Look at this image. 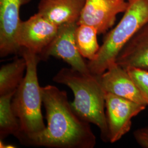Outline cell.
Here are the masks:
<instances>
[{"label":"cell","instance_id":"277c9868","mask_svg":"<svg viewBox=\"0 0 148 148\" xmlns=\"http://www.w3.org/2000/svg\"><path fill=\"white\" fill-rule=\"evenodd\" d=\"M116 27L104 39L95 58L88 61L90 73L99 76L115 62L117 55L132 37L148 23V0H131Z\"/></svg>","mask_w":148,"mask_h":148},{"label":"cell","instance_id":"8fae6325","mask_svg":"<svg viewBox=\"0 0 148 148\" xmlns=\"http://www.w3.org/2000/svg\"><path fill=\"white\" fill-rule=\"evenodd\" d=\"M86 0H41L38 12L54 24L77 23Z\"/></svg>","mask_w":148,"mask_h":148},{"label":"cell","instance_id":"e0dca14e","mask_svg":"<svg viewBox=\"0 0 148 148\" xmlns=\"http://www.w3.org/2000/svg\"><path fill=\"white\" fill-rule=\"evenodd\" d=\"M133 135L136 141L140 147L148 148V127L138 128L134 132Z\"/></svg>","mask_w":148,"mask_h":148},{"label":"cell","instance_id":"9c48e42d","mask_svg":"<svg viewBox=\"0 0 148 148\" xmlns=\"http://www.w3.org/2000/svg\"><path fill=\"white\" fill-rule=\"evenodd\" d=\"M32 0H0V56L19 53L16 36L21 21V6Z\"/></svg>","mask_w":148,"mask_h":148},{"label":"cell","instance_id":"4fadbf2b","mask_svg":"<svg viewBox=\"0 0 148 148\" xmlns=\"http://www.w3.org/2000/svg\"><path fill=\"white\" fill-rule=\"evenodd\" d=\"M25 69L27 63L23 57L2 66L0 70V95L16 92L24 77Z\"/></svg>","mask_w":148,"mask_h":148},{"label":"cell","instance_id":"6da1fadb","mask_svg":"<svg viewBox=\"0 0 148 148\" xmlns=\"http://www.w3.org/2000/svg\"><path fill=\"white\" fill-rule=\"evenodd\" d=\"M41 92L47 126L22 144L47 148H94L96 137L90 123L75 112L66 92L52 85L41 87Z\"/></svg>","mask_w":148,"mask_h":148},{"label":"cell","instance_id":"30bf717a","mask_svg":"<svg viewBox=\"0 0 148 148\" xmlns=\"http://www.w3.org/2000/svg\"><path fill=\"white\" fill-rule=\"evenodd\" d=\"M98 77L106 93H112L147 106L127 70L115 62L110 64L107 70Z\"/></svg>","mask_w":148,"mask_h":148},{"label":"cell","instance_id":"5b68a950","mask_svg":"<svg viewBox=\"0 0 148 148\" xmlns=\"http://www.w3.org/2000/svg\"><path fill=\"white\" fill-rule=\"evenodd\" d=\"M146 107L112 93H106V116L109 142L115 143L128 132L131 128L133 117Z\"/></svg>","mask_w":148,"mask_h":148},{"label":"cell","instance_id":"3957f363","mask_svg":"<svg viewBox=\"0 0 148 148\" xmlns=\"http://www.w3.org/2000/svg\"><path fill=\"white\" fill-rule=\"evenodd\" d=\"M19 53L26 60V74L13 97L12 106L20 123L19 140L22 143L27 138L42 132L46 126L41 112L42 96L37 76V65L41 60L39 56L24 48Z\"/></svg>","mask_w":148,"mask_h":148},{"label":"cell","instance_id":"7c38bea8","mask_svg":"<svg viewBox=\"0 0 148 148\" xmlns=\"http://www.w3.org/2000/svg\"><path fill=\"white\" fill-rule=\"evenodd\" d=\"M115 62L125 69L134 67L148 70V23L125 45Z\"/></svg>","mask_w":148,"mask_h":148},{"label":"cell","instance_id":"52a82bcc","mask_svg":"<svg viewBox=\"0 0 148 148\" xmlns=\"http://www.w3.org/2000/svg\"><path fill=\"white\" fill-rule=\"evenodd\" d=\"M77 23H71L59 27L58 32L53 41L40 56L46 60L53 56L62 59L71 68L85 74H92L77 49L75 40Z\"/></svg>","mask_w":148,"mask_h":148},{"label":"cell","instance_id":"d6986e66","mask_svg":"<svg viewBox=\"0 0 148 148\" xmlns=\"http://www.w3.org/2000/svg\"><path fill=\"white\" fill-rule=\"evenodd\" d=\"M128 1H131V0H127Z\"/></svg>","mask_w":148,"mask_h":148},{"label":"cell","instance_id":"ba28073f","mask_svg":"<svg viewBox=\"0 0 148 148\" xmlns=\"http://www.w3.org/2000/svg\"><path fill=\"white\" fill-rule=\"evenodd\" d=\"M127 0H86L77 25L95 27L98 34H104L112 27L117 14L127 10Z\"/></svg>","mask_w":148,"mask_h":148},{"label":"cell","instance_id":"9a60e30c","mask_svg":"<svg viewBox=\"0 0 148 148\" xmlns=\"http://www.w3.org/2000/svg\"><path fill=\"white\" fill-rule=\"evenodd\" d=\"M97 30L89 25H77L75 32V40L77 49L83 58L89 61L95 58L100 46L97 41Z\"/></svg>","mask_w":148,"mask_h":148},{"label":"cell","instance_id":"2e32d148","mask_svg":"<svg viewBox=\"0 0 148 148\" xmlns=\"http://www.w3.org/2000/svg\"><path fill=\"white\" fill-rule=\"evenodd\" d=\"M148 106V70L134 67L126 69Z\"/></svg>","mask_w":148,"mask_h":148},{"label":"cell","instance_id":"8992f818","mask_svg":"<svg viewBox=\"0 0 148 148\" xmlns=\"http://www.w3.org/2000/svg\"><path fill=\"white\" fill-rule=\"evenodd\" d=\"M59 27L37 13L25 21H22L18 31L16 41L19 47L24 48L40 56L53 41Z\"/></svg>","mask_w":148,"mask_h":148},{"label":"cell","instance_id":"7a4b0ae2","mask_svg":"<svg viewBox=\"0 0 148 148\" xmlns=\"http://www.w3.org/2000/svg\"><path fill=\"white\" fill-rule=\"evenodd\" d=\"M53 81L73 90L75 99L70 104L75 112L83 120L96 125L101 131L102 139L109 142L105 112L106 92L98 76L64 68L54 76Z\"/></svg>","mask_w":148,"mask_h":148},{"label":"cell","instance_id":"5bb4252c","mask_svg":"<svg viewBox=\"0 0 148 148\" xmlns=\"http://www.w3.org/2000/svg\"><path fill=\"white\" fill-rule=\"evenodd\" d=\"M16 92L0 97V137L3 139L12 134L19 140L21 136V128L18 119L12 106V99Z\"/></svg>","mask_w":148,"mask_h":148},{"label":"cell","instance_id":"ac0fdd59","mask_svg":"<svg viewBox=\"0 0 148 148\" xmlns=\"http://www.w3.org/2000/svg\"><path fill=\"white\" fill-rule=\"evenodd\" d=\"M0 147L2 148H15V147L14 145H10V144H5L3 143L2 140H1V142H0Z\"/></svg>","mask_w":148,"mask_h":148}]
</instances>
